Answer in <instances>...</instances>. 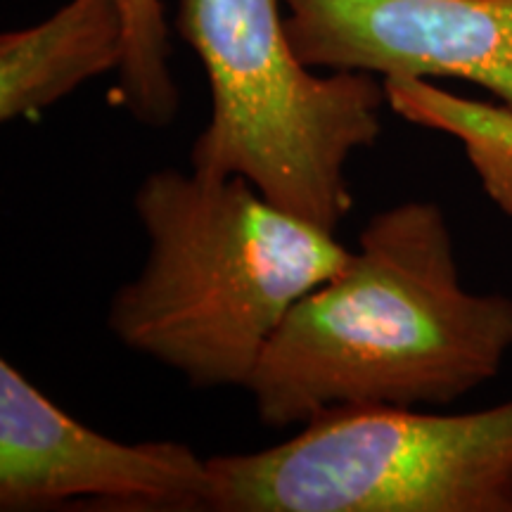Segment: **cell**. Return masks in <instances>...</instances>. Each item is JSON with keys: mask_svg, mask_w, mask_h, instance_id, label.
Wrapping results in <instances>:
<instances>
[{"mask_svg": "<svg viewBox=\"0 0 512 512\" xmlns=\"http://www.w3.org/2000/svg\"><path fill=\"white\" fill-rule=\"evenodd\" d=\"M512 299L460 283L437 202L377 211L335 278L299 299L245 392L268 430L347 408L451 406L501 373Z\"/></svg>", "mask_w": 512, "mask_h": 512, "instance_id": "obj_1", "label": "cell"}, {"mask_svg": "<svg viewBox=\"0 0 512 512\" xmlns=\"http://www.w3.org/2000/svg\"><path fill=\"white\" fill-rule=\"evenodd\" d=\"M133 211L147 256L114 292L107 328L200 392L247 389L292 306L351 256L242 176L157 169L138 183Z\"/></svg>", "mask_w": 512, "mask_h": 512, "instance_id": "obj_2", "label": "cell"}, {"mask_svg": "<svg viewBox=\"0 0 512 512\" xmlns=\"http://www.w3.org/2000/svg\"><path fill=\"white\" fill-rule=\"evenodd\" d=\"M176 31L211 95L190 169L247 178L275 207L337 235L354 209L347 166L382 133V79L309 67L285 0H176Z\"/></svg>", "mask_w": 512, "mask_h": 512, "instance_id": "obj_3", "label": "cell"}, {"mask_svg": "<svg viewBox=\"0 0 512 512\" xmlns=\"http://www.w3.org/2000/svg\"><path fill=\"white\" fill-rule=\"evenodd\" d=\"M209 475L214 512H512V401L332 411Z\"/></svg>", "mask_w": 512, "mask_h": 512, "instance_id": "obj_4", "label": "cell"}, {"mask_svg": "<svg viewBox=\"0 0 512 512\" xmlns=\"http://www.w3.org/2000/svg\"><path fill=\"white\" fill-rule=\"evenodd\" d=\"M209 458L181 441L126 444L83 425L0 361V510H209Z\"/></svg>", "mask_w": 512, "mask_h": 512, "instance_id": "obj_5", "label": "cell"}, {"mask_svg": "<svg viewBox=\"0 0 512 512\" xmlns=\"http://www.w3.org/2000/svg\"><path fill=\"white\" fill-rule=\"evenodd\" d=\"M313 69L475 83L512 107V0H285Z\"/></svg>", "mask_w": 512, "mask_h": 512, "instance_id": "obj_6", "label": "cell"}, {"mask_svg": "<svg viewBox=\"0 0 512 512\" xmlns=\"http://www.w3.org/2000/svg\"><path fill=\"white\" fill-rule=\"evenodd\" d=\"M119 0H67L43 22L0 36V121L36 117L95 76L119 72Z\"/></svg>", "mask_w": 512, "mask_h": 512, "instance_id": "obj_7", "label": "cell"}, {"mask_svg": "<svg viewBox=\"0 0 512 512\" xmlns=\"http://www.w3.org/2000/svg\"><path fill=\"white\" fill-rule=\"evenodd\" d=\"M387 105L415 126L446 133L463 145L491 202L512 216V107L463 98L432 79H382Z\"/></svg>", "mask_w": 512, "mask_h": 512, "instance_id": "obj_8", "label": "cell"}, {"mask_svg": "<svg viewBox=\"0 0 512 512\" xmlns=\"http://www.w3.org/2000/svg\"><path fill=\"white\" fill-rule=\"evenodd\" d=\"M126 22V55L114 100L147 128L174 124L181 93L171 74V43L162 0H119Z\"/></svg>", "mask_w": 512, "mask_h": 512, "instance_id": "obj_9", "label": "cell"}]
</instances>
